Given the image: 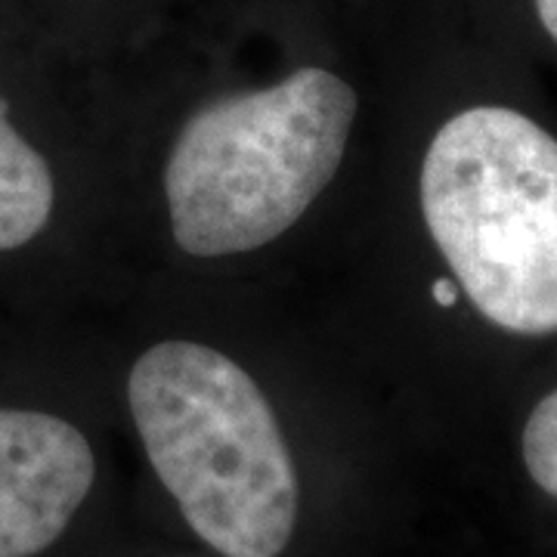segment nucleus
Masks as SVG:
<instances>
[{
  "label": "nucleus",
  "instance_id": "1",
  "mask_svg": "<svg viewBox=\"0 0 557 557\" xmlns=\"http://www.w3.org/2000/svg\"><path fill=\"white\" fill-rule=\"evenodd\" d=\"M127 403L186 523L223 557H278L298 523V471L273 406L239 362L164 341L134 362Z\"/></svg>",
  "mask_w": 557,
  "mask_h": 557
},
{
  "label": "nucleus",
  "instance_id": "2",
  "mask_svg": "<svg viewBox=\"0 0 557 557\" xmlns=\"http://www.w3.org/2000/svg\"><path fill=\"white\" fill-rule=\"evenodd\" d=\"M354 119V87L319 65L199 109L164 168L180 248L223 258L292 230L335 177Z\"/></svg>",
  "mask_w": 557,
  "mask_h": 557
},
{
  "label": "nucleus",
  "instance_id": "3",
  "mask_svg": "<svg viewBox=\"0 0 557 557\" xmlns=\"http://www.w3.org/2000/svg\"><path fill=\"white\" fill-rule=\"evenodd\" d=\"M421 211L468 300L515 335L557 332V139L505 106L458 112L421 164Z\"/></svg>",
  "mask_w": 557,
  "mask_h": 557
},
{
  "label": "nucleus",
  "instance_id": "4",
  "mask_svg": "<svg viewBox=\"0 0 557 557\" xmlns=\"http://www.w3.org/2000/svg\"><path fill=\"white\" fill-rule=\"evenodd\" d=\"M94 480L97 458L72 421L0 403V557L57 545Z\"/></svg>",
  "mask_w": 557,
  "mask_h": 557
},
{
  "label": "nucleus",
  "instance_id": "5",
  "mask_svg": "<svg viewBox=\"0 0 557 557\" xmlns=\"http://www.w3.org/2000/svg\"><path fill=\"white\" fill-rule=\"evenodd\" d=\"M57 214V174L0 84V258L28 251Z\"/></svg>",
  "mask_w": 557,
  "mask_h": 557
},
{
  "label": "nucleus",
  "instance_id": "6",
  "mask_svg": "<svg viewBox=\"0 0 557 557\" xmlns=\"http://www.w3.org/2000/svg\"><path fill=\"white\" fill-rule=\"evenodd\" d=\"M523 461L542 493L557 498V391L533 409L523 428Z\"/></svg>",
  "mask_w": 557,
  "mask_h": 557
},
{
  "label": "nucleus",
  "instance_id": "7",
  "mask_svg": "<svg viewBox=\"0 0 557 557\" xmlns=\"http://www.w3.org/2000/svg\"><path fill=\"white\" fill-rule=\"evenodd\" d=\"M533 7H536V16L542 22V28L557 44V0H533Z\"/></svg>",
  "mask_w": 557,
  "mask_h": 557
},
{
  "label": "nucleus",
  "instance_id": "8",
  "mask_svg": "<svg viewBox=\"0 0 557 557\" xmlns=\"http://www.w3.org/2000/svg\"><path fill=\"white\" fill-rule=\"evenodd\" d=\"M434 295L443 307H449V304H456V288H453V282H437L434 285Z\"/></svg>",
  "mask_w": 557,
  "mask_h": 557
}]
</instances>
